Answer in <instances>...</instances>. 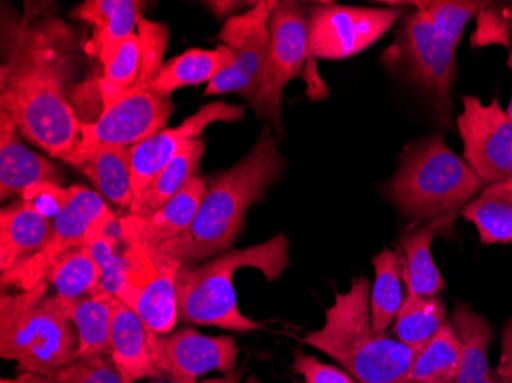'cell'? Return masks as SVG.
Listing matches in <instances>:
<instances>
[{
    "instance_id": "6da1fadb",
    "label": "cell",
    "mask_w": 512,
    "mask_h": 383,
    "mask_svg": "<svg viewBox=\"0 0 512 383\" xmlns=\"http://www.w3.org/2000/svg\"><path fill=\"white\" fill-rule=\"evenodd\" d=\"M83 66L79 33L51 4L2 14L0 111L25 140L63 160L82 137L71 91Z\"/></svg>"
},
{
    "instance_id": "7a4b0ae2",
    "label": "cell",
    "mask_w": 512,
    "mask_h": 383,
    "mask_svg": "<svg viewBox=\"0 0 512 383\" xmlns=\"http://www.w3.org/2000/svg\"><path fill=\"white\" fill-rule=\"evenodd\" d=\"M286 171L278 138L266 125L255 145L226 171L207 178L206 192L191 226L180 236L148 252L155 266H195L229 252L244 230L250 207L266 200L270 187Z\"/></svg>"
},
{
    "instance_id": "3957f363",
    "label": "cell",
    "mask_w": 512,
    "mask_h": 383,
    "mask_svg": "<svg viewBox=\"0 0 512 383\" xmlns=\"http://www.w3.org/2000/svg\"><path fill=\"white\" fill-rule=\"evenodd\" d=\"M394 33L393 45L382 54V62L402 82L421 89L433 103L442 125H450L453 112L457 46L468 22L483 2H414Z\"/></svg>"
},
{
    "instance_id": "277c9868",
    "label": "cell",
    "mask_w": 512,
    "mask_h": 383,
    "mask_svg": "<svg viewBox=\"0 0 512 383\" xmlns=\"http://www.w3.org/2000/svg\"><path fill=\"white\" fill-rule=\"evenodd\" d=\"M483 187L473 167L448 148L444 135L431 134L405 146L384 194L401 217L444 224L450 235L460 212Z\"/></svg>"
},
{
    "instance_id": "5b68a950",
    "label": "cell",
    "mask_w": 512,
    "mask_h": 383,
    "mask_svg": "<svg viewBox=\"0 0 512 383\" xmlns=\"http://www.w3.org/2000/svg\"><path fill=\"white\" fill-rule=\"evenodd\" d=\"M371 282L353 279L345 293L325 311L324 325L310 331L301 342L332 357L359 383H407L416 354L371 321Z\"/></svg>"
},
{
    "instance_id": "8992f818",
    "label": "cell",
    "mask_w": 512,
    "mask_h": 383,
    "mask_svg": "<svg viewBox=\"0 0 512 383\" xmlns=\"http://www.w3.org/2000/svg\"><path fill=\"white\" fill-rule=\"evenodd\" d=\"M290 241L284 233L266 243L229 250L203 264L181 267L177 275L178 313L183 324L218 327L235 333L264 328L244 315L235 293V273L255 269L276 281L290 266Z\"/></svg>"
},
{
    "instance_id": "52a82bcc",
    "label": "cell",
    "mask_w": 512,
    "mask_h": 383,
    "mask_svg": "<svg viewBox=\"0 0 512 383\" xmlns=\"http://www.w3.org/2000/svg\"><path fill=\"white\" fill-rule=\"evenodd\" d=\"M50 282L0 295V356L19 373L48 374L76 361L79 336L69 302L51 295Z\"/></svg>"
},
{
    "instance_id": "ba28073f",
    "label": "cell",
    "mask_w": 512,
    "mask_h": 383,
    "mask_svg": "<svg viewBox=\"0 0 512 383\" xmlns=\"http://www.w3.org/2000/svg\"><path fill=\"white\" fill-rule=\"evenodd\" d=\"M117 221L115 213L99 192L85 186L69 187L65 204L53 218L50 241L42 252L23 266L2 275V290L7 287H14L20 292L33 289L45 281L46 273L60 255L77 247L91 246Z\"/></svg>"
},
{
    "instance_id": "9c48e42d",
    "label": "cell",
    "mask_w": 512,
    "mask_h": 383,
    "mask_svg": "<svg viewBox=\"0 0 512 383\" xmlns=\"http://www.w3.org/2000/svg\"><path fill=\"white\" fill-rule=\"evenodd\" d=\"M266 68L260 91L249 102L256 117L263 118L281 137L284 89L302 73L309 59L307 14L298 2H276L269 23Z\"/></svg>"
},
{
    "instance_id": "30bf717a",
    "label": "cell",
    "mask_w": 512,
    "mask_h": 383,
    "mask_svg": "<svg viewBox=\"0 0 512 383\" xmlns=\"http://www.w3.org/2000/svg\"><path fill=\"white\" fill-rule=\"evenodd\" d=\"M405 16V7L316 4L307 14L313 59L344 60L368 50Z\"/></svg>"
},
{
    "instance_id": "8fae6325",
    "label": "cell",
    "mask_w": 512,
    "mask_h": 383,
    "mask_svg": "<svg viewBox=\"0 0 512 383\" xmlns=\"http://www.w3.org/2000/svg\"><path fill=\"white\" fill-rule=\"evenodd\" d=\"M276 2H256L249 11L232 16L221 28L218 39L221 45L229 46L237 57L207 85L204 95L238 94L247 102L260 91L266 68L267 45H269V23Z\"/></svg>"
},
{
    "instance_id": "7c38bea8",
    "label": "cell",
    "mask_w": 512,
    "mask_h": 383,
    "mask_svg": "<svg viewBox=\"0 0 512 383\" xmlns=\"http://www.w3.org/2000/svg\"><path fill=\"white\" fill-rule=\"evenodd\" d=\"M457 129L463 141V160L485 186L508 181L512 167V118L499 100L485 105L479 97L465 95Z\"/></svg>"
},
{
    "instance_id": "4fadbf2b",
    "label": "cell",
    "mask_w": 512,
    "mask_h": 383,
    "mask_svg": "<svg viewBox=\"0 0 512 383\" xmlns=\"http://www.w3.org/2000/svg\"><path fill=\"white\" fill-rule=\"evenodd\" d=\"M171 97L152 86L134 85L114 105L103 109L94 122L82 123V140L134 148L168 125L174 112Z\"/></svg>"
},
{
    "instance_id": "5bb4252c",
    "label": "cell",
    "mask_w": 512,
    "mask_h": 383,
    "mask_svg": "<svg viewBox=\"0 0 512 383\" xmlns=\"http://www.w3.org/2000/svg\"><path fill=\"white\" fill-rule=\"evenodd\" d=\"M152 356L155 367L166 379L198 383L206 374L234 373L240 347L232 336H206L195 328H181L169 334H154Z\"/></svg>"
},
{
    "instance_id": "9a60e30c",
    "label": "cell",
    "mask_w": 512,
    "mask_h": 383,
    "mask_svg": "<svg viewBox=\"0 0 512 383\" xmlns=\"http://www.w3.org/2000/svg\"><path fill=\"white\" fill-rule=\"evenodd\" d=\"M246 106L212 102L201 106L195 114L186 118L174 129H163L154 137L142 141L131 148L132 187L134 195L152 178L157 177L191 141L201 138V134L215 123H234L243 120Z\"/></svg>"
},
{
    "instance_id": "2e32d148",
    "label": "cell",
    "mask_w": 512,
    "mask_h": 383,
    "mask_svg": "<svg viewBox=\"0 0 512 383\" xmlns=\"http://www.w3.org/2000/svg\"><path fill=\"white\" fill-rule=\"evenodd\" d=\"M207 178L195 177L166 206L146 217L125 215L117 221L119 238L125 244H138L148 252L180 236L191 226L206 192Z\"/></svg>"
},
{
    "instance_id": "e0dca14e",
    "label": "cell",
    "mask_w": 512,
    "mask_h": 383,
    "mask_svg": "<svg viewBox=\"0 0 512 383\" xmlns=\"http://www.w3.org/2000/svg\"><path fill=\"white\" fill-rule=\"evenodd\" d=\"M62 161L89 178L105 200L128 209L134 198L131 148L82 140Z\"/></svg>"
},
{
    "instance_id": "ac0fdd59",
    "label": "cell",
    "mask_w": 512,
    "mask_h": 383,
    "mask_svg": "<svg viewBox=\"0 0 512 383\" xmlns=\"http://www.w3.org/2000/svg\"><path fill=\"white\" fill-rule=\"evenodd\" d=\"M13 120L0 111V198H20L45 183H60L57 167L43 155L30 151L20 140Z\"/></svg>"
},
{
    "instance_id": "d6986e66",
    "label": "cell",
    "mask_w": 512,
    "mask_h": 383,
    "mask_svg": "<svg viewBox=\"0 0 512 383\" xmlns=\"http://www.w3.org/2000/svg\"><path fill=\"white\" fill-rule=\"evenodd\" d=\"M53 220L31 201H14L0 212V272L23 266L50 241Z\"/></svg>"
},
{
    "instance_id": "ffe728a7",
    "label": "cell",
    "mask_w": 512,
    "mask_h": 383,
    "mask_svg": "<svg viewBox=\"0 0 512 383\" xmlns=\"http://www.w3.org/2000/svg\"><path fill=\"white\" fill-rule=\"evenodd\" d=\"M143 2L138 0H86L69 17L88 23L94 30V54L103 68L111 65L123 43L137 33L143 19Z\"/></svg>"
},
{
    "instance_id": "44dd1931",
    "label": "cell",
    "mask_w": 512,
    "mask_h": 383,
    "mask_svg": "<svg viewBox=\"0 0 512 383\" xmlns=\"http://www.w3.org/2000/svg\"><path fill=\"white\" fill-rule=\"evenodd\" d=\"M154 334L128 305L115 296L111 357L123 383H137L143 379H166L155 367L152 356Z\"/></svg>"
},
{
    "instance_id": "7402d4cb",
    "label": "cell",
    "mask_w": 512,
    "mask_h": 383,
    "mask_svg": "<svg viewBox=\"0 0 512 383\" xmlns=\"http://www.w3.org/2000/svg\"><path fill=\"white\" fill-rule=\"evenodd\" d=\"M157 273L143 285H125L117 298L128 305L146 327L155 334H169L180 321L178 313V267L157 264Z\"/></svg>"
},
{
    "instance_id": "603a6c76",
    "label": "cell",
    "mask_w": 512,
    "mask_h": 383,
    "mask_svg": "<svg viewBox=\"0 0 512 383\" xmlns=\"http://www.w3.org/2000/svg\"><path fill=\"white\" fill-rule=\"evenodd\" d=\"M437 233H447L444 224L430 223L405 233L401 238L402 279L407 296H439L447 287L444 276L437 269L431 253V244Z\"/></svg>"
},
{
    "instance_id": "cb8c5ba5",
    "label": "cell",
    "mask_w": 512,
    "mask_h": 383,
    "mask_svg": "<svg viewBox=\"0 0 512 383\" xmlns=\"http://www.w3.org/2000/svg\"><path fill=\"white\" fill-rule=\"evenodd\" d=\"M206 154V141L203 138L191 141L168 166L152 178L140 192L132 198L131 215H152L177 197L184 187L197 177L198 167Z\"/></svg>"
},
{
    "instance_id": "d4e9b609",
    "label": "cell",
    "mask_w": 512,
    "mask_h": 383,
    "mask_svg": "<svg viewBox=\"0 0 512 383\" xmlns=\"http://www.w3.org/2000/svg\"><path fill=\"white\" fill-rule=\"evenodd\" d=\"M235 57V51L226 45H218L214 50L192 48L184 51L163 65L152 89L157 94L171 97L177 89L186 86L209 85L221 71L235 62Z\"/></svg>"
},
{
    "instance_id": "484cf974",
    "label": "cell",
    "mask_w": 512,
    "mask_h": 383,
    "mask_svg": "<svg viewBox=\"0 0 512 383\" xmlns=\"http://www.w3.org/2000/svg\"><path fill=\"white\" fill-rule=\"evenodd\" d=\"M462 351L456 382H476L491 376L488 351L494 342L493 325L471 305L457 302L450 319Z\"/></svg>"
},
{
    "instance_id": "4316f807",
    "label": "cell",
    "mask_w": 512,
    "mask_h": 383,
    "mask_svg": "<svg viewBox=\"0 0 512 383\" xmlns=\"http://www.w3.org/2000/svg\"><path fill=\"white\" fill-rule=\"evenodd\" d=\"M115 296L97 290L85 298L69 302V316L79 336L76 359L111 354L112 318Z\"/></svg>"
},
{
    "instance_id": "83f0119b",
    "label": "cell",
    "mask_w": 512,
    "mask_h": 383,
    "mask_svg": "<svg viewBox=\"0 0 512 383\" xmlns=\"http://www.w3.org/2000/svg\"><path fill=\"white\" fill-rule=\"evenodd\" d=\"M460 217L476 227L485 246L512 243V181L488 184L460 212Z\"/></svg>"
},
{
    "instance_id": "f1b7e54d",
    "label": "cell",
    "mask_w": 512,
    "mask_h": 383,
    "mask_svg": "<svg viewBox=\"0 0 512 383\" xmlns=\"http://www.w3.org/2000/svg\"><path fill=\"white\" fill-rule=\"evenodd\" d=\"M447 307L440 296H407L393 324L394 338L414 354L424 350L444 325Z\"/></svg>"
},
{
    "instance_id": "f546056e",
    "label": "cell",
    "mask_w": 512,
    "mask_h": 383,
    "mask_svg": "<svg viewBox=\"0 0 512 383\" xmlns=\"http://www.w3.org/2000/svg\"><path fill=\"white\" fill-rule=\"evenodd\" d=\"M375 282L371 285V321L376 331H385L394 324L405 298L402 293L401 250H382L373 258Z\"/></svg>"
},
{
    "instance_id": "4dcf8cb0",
    "label": "cell",
    "mask_w": 512,
    "mask_h": 383,
    "mask_svg": "<svg viewBox=\"0 0 512 383\" xmlns=\"http://www.w3.org/2000/svg\"><path fill=\"white\" fill-rule=\"evenodd\" d=\"M45 281L65 301H76L100 289L102 270L88 247H77L60 255L46 273Z\"/></svg>"
},
{
    "instance_id": "1f68e13d",
    "label": "cell",
    "mask_w": 512,
    "mask_h": 383,
    "mask_svg": "<svg viewBox=\"0 0 512 383\" xmlns=\"http://www.w3.org/2000/svg\"><path fill=\"white\" fill-rule=\"evenodd\" d=\"M462 361L460 342L450 321L433 341L414 357L407 383H451L457 379Z\"/></svg>"
},
{
    "instance_id": "d6a6232c",
    "label": "cell",
    "mask_w": 512,
    "mask_h": 383,
    "mask_svg": "<svg viewBox=\"0 0 512 383\" xmlns=\"http://www.w3.org/2000/svg\"><path fill=\"white\" fill-rule=\"evenodd\" d=\"M140 59H142V46H140V37L135 33L123 43L119 53L112 60L111 65L106 66L105 73L99 80L103 109L114 105L137 82Z\"/></svg>"
},
{
    "instance_id": "836d02e7",
    "label": "cell",
    "mask_w": 512,
    "mask_h": 383,
    "mask_svg": "<svg viewBox=\"0 0 512 383\" xmlns=\"http://www.w3.org/2000/svg\"><path fill=\"white\" fill-rule=\"evenodd\" d=\"M54 383H123L119 370L109 356L76 359L48 374Z\"/></svg>"
},
{
    "instance_id": "e575fe53",
    "label": "cell",
    "mask_w": 512,
    "mask_h": 383,
    "mask_svg": "<svg viewBox=\"0 0 512 383\" xmlns=\"http://www.w3.org/2000/svg\"><path fill=\"white\" fill-rule=\"evenodd\" d=\"M117 246H119V239L109 233L88 246L89 252L102 270V282H100L99 290L114 296L122 289L126 281L125 253L119 255Z\"/></svg>"
},
{
    "instance_id": "d590c367",
    "label": "cell",
    "mask_w": 512,
    "mask_h": 383,
    "mask_svg": "<svg viewBox=\"0 0 512 383\" xmlns=\"http://www.w3.org/2000/svg\"><path fill=\"white\" fill-rule=\"evenodd\" d=\"M477 30L471 37L474 48L476 46L502 45L511 48V30H509V17L505 8L496 4L483 2L482 8L477 11Z\"/></svg>"
},
{
    "instance_id": "8d00e7d4",
    "label": "cell",
    "mask_w": 512,
    "mask_h": 383,
    "mask_svg": "<svg viewBox=\"0 0 512 383\" xmlns=\"http://www.w3.org/2000/svg\"><path fill=\"white\" fill-rule=\"evenodd\" d=\"M292 371L306 383H359L342 368L324 364L302 350H295L293 353Z\"/></svg>"
},
{
    "instance_id": "74e56055",
    "label": "cell",
    "mask_w": 512,
    "mask_h": 383,
    "mask_svg": "<svg viewBox=\"0 0 512 383\" xmlns=\"http://www.w3.org/2000/svg\"><path fill=\"white\" fill-rule=\"evenodd\" d=\"M499 383H512V316L502 331V354L496 370Z\"/></svg>"
},
{
    "instance_id": "f35d334b",
    "label": "cell",
    "mask_w": 512,
    "mask_h": 383,
    "mask_svg": "<svg viewBox=\"0 0 512 383\" xmlns=\"http://www.w3.org/2000/svg\"><path fill=\"white\" fill-rule=\"evenodd\" d=\"M206 5H209V8L211 10H214L215 16L221 17H232V13H234L235 10H238V8H241V2H207Z\"/></svg>"
},
{
    "instance_id": "ab89813d",
    "label": "cell",
    "mask_w": 512,
    "mask_h": 383,
    "mask_svg": "<svg viewBox=\"0 0 512 383\" xmlns=\"http://www.w3.org/2000/svg\"><path fill=\"white\" fill-rule=\"evenodd\" d=\"M0 383H54L51 377L43 376V374L20 373L13 379H2Z\"/></svg>"
},
{
    "instance_id": "60d3db41",
    "label": "cell",
    "mask_w": 512,
    "mask_h": 383,
    "mask_svg": "<svg viewBox=\"0 0 512 383\" xmlns=\"http://www.w3.org/2000/svg\"><path fill=\"white\" fill-rule=\"evenodd\" d=\"M244 376V368H240V370H235L234 373L226 374L224 377H220V379H211L206 380V382H198V383H241ZM247 383H261L260 380L256 379L255 376L250 377L247 380Z\"/></svg>"
},
{
    "instance_id": "b9f144b4",
    "label": "cell",
    "mask_w": 512,
    "mask_h": 383,
    "mask_svg": "<svg viewBox=\"0 0 512 383\" xmlns=\"http://www.w3.org/2000/svg\"><path fill=\"white\" fill-rule=\"evenodd\" d=\"M506 65H508V68L511 69V73H512V51H511V53H509L508 62H506ZM506 112H508L509 117L512 118V95H511V100H509V105H508V109H506Z\"/></svg>"
},
{
    "instance_id": "7bdbcfd3",
    "label": "cell",
    "mask_w": 512,
    "mask_h": 383,
    "mask_svg": "<svg viewBox=\"0 0 512 383\" xmlns=\"http://www.w3.org/2000/svg\"><path fill=\"white\" fill-rule=\"evenodd\" d=\"M451 383H462V382H456V380H454V382H451ZM467 383H499V380H497L496 377L490 376V377H485V379H482V380H476V382H467Z\"/></svg>"
},
{
    "instance_id": "ee69618b",
    "label": "cell",
    "mask_w": 512,
    "mask_h": 383,
    "mask_svg": "<svg viewBox=\"0 0 512 383\" xmlns=\"http://www.w3.org/2000/svg\"><path fill=\"white\" fill-rule=\"evenodd\" d=\"M152 383H178L175 382V380L172 379H155Z\"/></svg>"
},
{
    "instance_id": "f6af8a7d",
    "label": "cell",
    "mask_w": 512,
    "mask_h": 383,
    "mask_svg": "<svg viewBox=\"0 0 512 383\" xmlns=\"http://www.w3.org/2000/svg\"><path fill=\"white\" fill-rule=\"evenodd\" d=\"M506 14H508L509 19H512V4H509L508 7L505 8Z\"/></svg>"
},
{
    "instance_id": "bcb514c9",
    "label": "cell",
    "mask_w": 512,
    "mask_h": 383,
    "mask_svg": "<svg viewBox=\"0 0 512 383\" xmlns=\"http://www.w3.org/2000/svg\"><path fill=\"white\" fill-rule=\"evenodd\" d=\"M508 181H512V167H511V171H509Z\"/></svg>"
},
{
    "instance_id": "7dc6e473",
    "label": "cell",
    "mask_w": 512,
    "mask_h": 383,
    "mask_svg": "<svg viewBox=\"0 0 512 383\" xmlns=\"http://www.w3.org/2000/svg\"><path fill=\"white\" fill-rule=\"evenodd\" d=\"M509 30H511V34H512V19H509Z\"/></svg>"
}]
</instances>
